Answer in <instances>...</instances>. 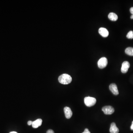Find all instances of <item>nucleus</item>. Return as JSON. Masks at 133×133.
Here are the masks:
<instances>
[{
	"label": "nucleus",
	"mask_w": 133,
	"mask_h": 133,
	"mask_svg": "<svg viewBox=\"0 0 133 133\" xmlns=\"http://www.w3.org/2000/svg\"><path fill=\"white\" fill-rule=\"evenodd\" d=\"M58 81L63 84H68L71 82L72 78L70 75L66 74H62L58 77Z\"/></svg>",
	"instance_id": "f257e3e1"
},
{
	"label": "nucleus",
	"mask_w": 133,
	"mask_h": 133,
	"mask_svg": "<svg viewBox=\"0 0 133 133\" xmlns=\"http://www.w3.org/2000/svg\"><path fill=\"white\" fill-rule=\"evenodd\" d=\"M96 99L93 97L88 96L84 98V103L88 107L93 106L96 103Z\"/></svg>",
	"instance_id": "f03ea898"
},
{
	"label": "nucleus",
	"mask_w": 133,
	"mask_h": 133,
	"mask_svg": "<svg viewBox=\"0 0 133 133\" xmlns=\"http://www.w3.org/2000/svg\"><path fill=\"white\" fill-rule=\"evenodd\" d=\"M108 64V60L106 58H101L99 60L98 62V65L99 68L101 69L104 68L107 66Z\"/></svg>",
	"instance_id": "7ed1b4c3"
},
{
	"label": "nucleus",
	"mask_w": 133,
	"mask_h": 133,
	"mask_svg": "<svg viewBox=\"0 0 133 133\" xmlns=\"http://www.w3.org/2000/svg\"><path fill=\"white\" fill-rule=\"evenodd\" d=\"M102 111L106 115H111L114 112V108L111 106H106L102 108Z\"/></svg>",
	"instance_id": "20e7f679"
},
{
	"label": "nucleus",
	"mask_w": 133,
	"mask_h": 133,
	"mask_svg": "<svg viewBox=\"0 0 133 133\" xmlns=\"http://www.w3.org/2000/svg\"><path fill=\"white\" fill-rule=\"evenodd\" d=\"M130 64L127 61H125L122 64L121 71L123 73H126L128 72V70L130 67Z\"/></svg>",
	"instance_id": "39448f33"
},
{
	"label": "nucleus",
	"mask_w": 133,
	"mask_h": 133,
	"mask_svg": "<svg viewBox=\"0 0 133 133\" xmlns=\"http://www.w3.org/2000/svg\"><path fill=\"white\" fill-rule=\"evenodd\" d=\"M109 88L110 91L114 95H117L119 94V91L118 89L117 86L115 84L113 83L110 84L109 85Z\"/></svg>",
	"instance_id": "423d86ee"
},
{
	"label": "nucleus",
	"mask_w": 133,
	"mask_h": 133,
	"mask_svg": "<svg viewBox=\"0 0 133 133\" xmlns=\"http://www.w3.org/2000/svg\"><path fill=\"white\" fill-rule=\"evenodd\" d=\"M64 112L66 117L67 119H70L73 115V112L69 107H65L64 108Z\"/></svg>",
	"instance_id": "0eeeda50"
},
{
	"label": "nucleus",
	"mask_w": 133,
	"mask_h": 133,
	"mask_svg": "<svg viewBox=\"0 0 133 133\" xmlns=\"http://www.w3.org/2000/svg\"><path fill=\"white\" fill-rule=\"evenodd\" d=\"M99 33L103 37L106 38L109 35V32L108 30L105 28L101 27L99 29Z\"/></svg>",
	"instance_id": "6e6552de"
},
{
	"label": "nucleus",
	"mask_w": 133,
	"mask_h": 133,
	"mask_svg": "<svg viewBox=\"0 0 133 133\" xmlns=\"http://www.w3.org/2000/svg\"><path fill=\"white\" fill-rule=\"evenodd\" d=\"M109 131L111 133H118L119 132V129L117 127L116 124L114 122L111 124Z\"/></svg>",
	"instance_id": "1a4fd4ad"
},
{
	"label": "nucleus",
	"mask_w": 133,
	"mask_h": 133,
	"mask_svg": "<svg viewBox=\"0 0 133 133\" xmlns=\"http://www.w3.org/2000/svg\"><path fill=\"white\" fill-rule=\"evenodd\" d=\"M42 120L41 119H38L35 121H33L32 126L34 128H37L40 126L42 124Z\"/></svg>",
	"instance_id": "9d476101"
},
{
	"label": "nucleus",
	"mask_w": 133,
	"mask_h": 133,
	"mask_svg": "<svg viewBox=\"0 0 133 133\" xmlns=\"http://www.w3.org/2000/svg\"><path fill=\"white\" fill-rule=\"evenodd\" d=\"M108 17L109 19L113 21H116L118 19V17L117 14L115 13H112V12L108 14Z\"/></svg>",
	"instance_id": "9b49d317"
},
{
	"label": "nucleus",
	"mask_w": 133,
	"mask_h": 133,
	"mask_svg": "<svg viewBox=\"0 0 133 133\" xmlns=\"http://www.w3.org/2000/svg\"><path fill=\"white\" fill-rule=\"evenodd\" d=\"M125 52L128 55L130 56H133V47H129L126 48L125 50Z\"/></svg>",
	"instance_id": "f8f14e48"
},
{
	"label": "nucleus",
	"mask_w": 133,
	"mask_h": 133,
	"mask_svg": "<svg viewBox=\"0 0 133 133\" xmlns=\"http://www.w3.org/2000/svg\"><path fill=\"white\" fill-rule=\"evenodd\" d=\"M127 38L129 39H133V32L132 31H130L126 35Z\"/></svg>",
	"instance_id": "ddd939ff"
},
{
	"label": "nucleus",
	"mask_w": 133,
	"mask_h": 133,
	"mask_svg": "<svg viewBox=\"0 0 133 133\" xmlns=\"http://www.w3.org/2000/svg\"><path fill=\"white\" fill-rule=\"evenodd\" d=\"M82 133H91L90 132V131H89L88 129L87 128H86L85 129L84 131V132Z\"/></svg>",
	"instance_id": "4468645a"
},
{
	"label": "nucleus",
	"mask_w": 133,
	"mask_h": 133,
	"mask_svg": "<svg viewBox=\"0 0 133 133\" xmlns=\"http://www.w3.org/2000/svg\"><path fill=\"white\" fill-rule=\"evenodd\" d=\"M47 133H54V131L52 129H49L47 132Z\"/></svg>",
	"instance_id": "2eb2a0df"
},
{
	"label": "nucleus",
	"mask_w": 133,
	"mask_h": 133,
	"mask_svg": "<svg viewBox=\"0 0 133 133\" xmlns=\"http://www.w3.org/2000/svg\"><path fill=\"white\" fill-rule=\"evenodd\" d=\"M33 121H31V120H29V121L28 122L27 124L28 125H32V123H33Z\"/></svg>",
	"instance_id": "dca6fc26"
},
{
	"label": "nucleus",
	"mask_w": 133,
	"mask_h": 133,
	"mask_svg": "<svg viewBox=\"0 0 133 133\" xmlns=\"http://www.w3.org/2000/svg\"><path fill=\"white\" fill-rule=\"evenodd\" d=\"M130 11L131 13L133 14V7H132V8H130Z\"/></svg>",
	"instance_id": "f3484780"
},
{
	"label": "nucleus",
	"mask_w": 133,
	"mask_h": 133,
	"mask_svg": "<svg viewBox=\"0 0 133 133\" xmlns=\"http://www.w3.org/2000/svg\"><path fill=\"white\" fill-rule=\"evenodd\" d=\"M131 129L132 130H133V121L132 122V124L131 126Z\"/></svg>",
	"instance_id": "a211bd4d"
},
{
	"label": "nucleus",
	"mask_w": 133,
	"mask_h": 133,
	"mask_svg": "<svg viewBox=\"0 0 133 133\" xmlns=\"http://www.w3.org/2000/svg\"><path fill=\"white\" fill-rule=\"evenodd\" d=\"M9 133H17V132H10Z\"/></svg>",
	"instance_id": "6ab92c4d"
},
{
	"label": "nucleus",
	"mask_w": 133,
	"mask_h": 133,
	"mask_svg": "<svg viewBox=\"0 0 133 133\" xmlns=\"http://www.w3.org/2000/svg\"><path fill=\"white\" fill-rule=\"evenodd\" d=\"M131 19H133V14H132V15L131 16Z\"/></svg>",
	"instance_id": "aec40b11"
}]
</instances>
